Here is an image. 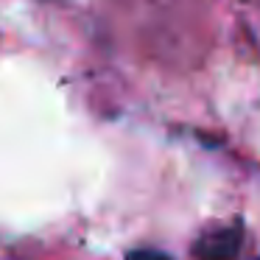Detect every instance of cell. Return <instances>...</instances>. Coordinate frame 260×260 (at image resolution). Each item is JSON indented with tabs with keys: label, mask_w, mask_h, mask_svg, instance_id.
I'll return each mask as SVG.
<instances>
[{
	"label": "cell",
	"mask_w": 260,
	"mask_h": 260,
	"mask_svg": "<svg viewBox=\"0 0 260 260\" xmlns=\"http://www.w3.org/2000/svg\"><path fill=\"white\" fill-rule=\"evenodd\" d=\"M243 241L241 226H215L199 235V241L193 243V257L196 260H230L238 254Z\"/></svg>",
	"instance_id": "cell-1"
},
{
	"label": "cell",
	"mask_w": 260,
	"mask_h": 260,
	"mask_svg": "<svg viewBox=\"0 0 260 260\" xmlns=\"http://www.w3.org/2000/svg\"><path fill=\"white\" fill-rule=\"evenodd\" d=\"M126 260H171V257L159 249H132L126 254Z\"/></svg>",
	"instance_id": "cell-2"
}]
</instances>
